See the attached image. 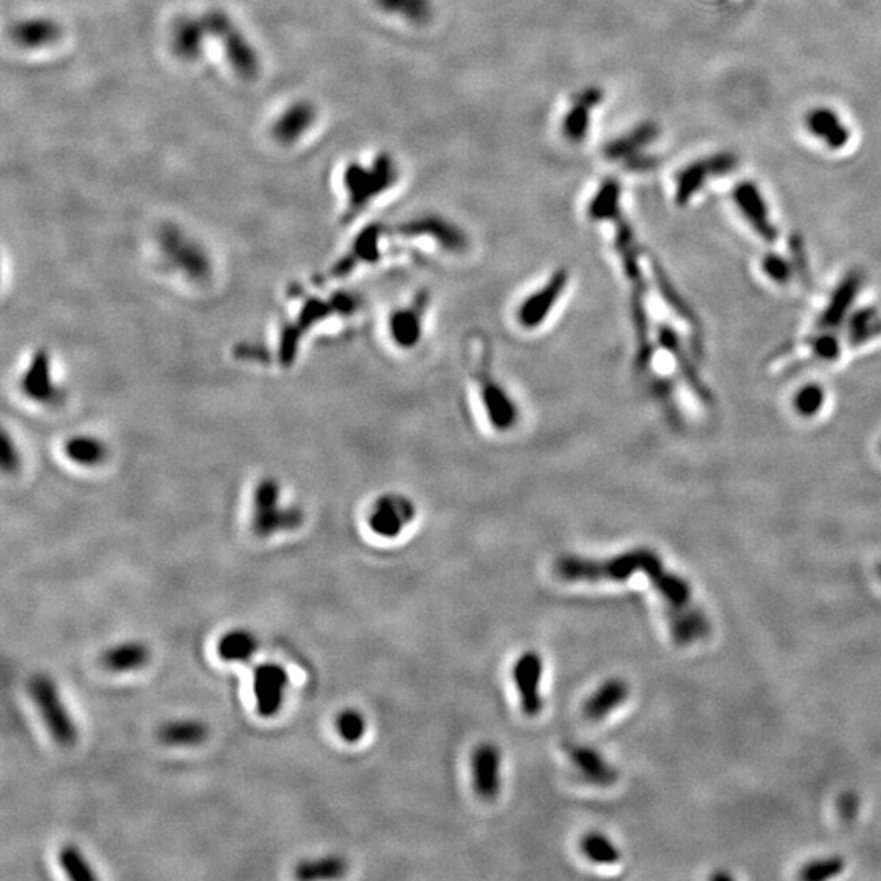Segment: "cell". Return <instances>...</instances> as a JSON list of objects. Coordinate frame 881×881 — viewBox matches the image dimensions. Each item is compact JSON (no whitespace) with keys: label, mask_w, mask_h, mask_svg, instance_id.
I'll use <instances>...</instances> for the list:
<instances>
[{"label":"cell","mask_w":881,"mask_h":881,"mask_svg":"<svg viewBox=\"0 0 881 881\" xmlns=\"http://www.w3.org/2000/svg\"><path fill=\"white\" fill-rule=\"evenodd\" d=\"M335 730L345 743L355 744L363 740L366 735L368 722L359 710L345 709L335 718Z\"/></svg>","instance_id":"d6a6232c"},{"label":"cell","mask_w":881,"mask_h":881,"mask_svg":"<svg viewBox=\"0 0 881 881\" xmlns=\"http://www.w3.org/2000/svg\"><path fill=\"white\" fill-rule=\"evenodd\" d=\"M805 123L806 128L831 149H842L851 139V131L844 126L837 113L829 108L811 110L806 115Z\"/></svg>","instance_id":"7402d4cb"},{"label":"cell","mask_w":881,"mask_h":881,"mask_svg":"<svg viewBox=\"0 0 881 881\" xmlns=\"http://www.w3.org/2000/svg\"><path fill=\"white\" fill-rule=\"evenodd\" d=\"M764 271L777 283H789L790 276H792L789 263L774 253L764 258Z\"/></svg>","instance_id":"74e56055"},{"label":"cell","mask_w":881,"mask_h":881,"mask_svg":"<svg viewBox=\"0 0 881 881\" xmlns=\"http://www.w3.org/2000/svg\"><path fill=\"white\" fill-rule=\"evenodd\" d=\"M860 286H862V276H860L859 273H851V275L847 276V278L839 284V288H837L836 293H834L833 299L829 302L828 309H826V312L821 315V328L829 330V328L839 327V325H841L847 309L852 306V302L855 301V297H857V293H859Z\"/></svg>","instance_id":"4316f807"},{"label":"cell","mask_w":881,"mask_h":881,"mask_svg":"<svg viewBox=\"0 0 881 881\" xmlns=\"http://www.w3.org/2000/svg\"><path fill=\"white\" fill-rule=\"evenodd\" d=\"M712 880H718V881H720V880H727V881H731V880H733V877H731V875H727V873H717V875H713Z\"/></svg>","instance_id":"60d3db41"},{"label":"cell","mask_w":881,"mask_h":881,"mask_svg":"<svg viewBox=\"0 0 881 881\" xmlns=\"http://www.w3.org/2000/svg\"><path fill=\"white\" fill-rule=\"evenodd\" d=\"M857 811H859V798L855 797L854 793H846L839 800V813H841L842 820H854Z\"/></svg>","instance_id":"ab89813d"},{"label":"cell","mask_w":881,"mask_h":881,"mask_svg":"<svg viewBox=\"0 0 881 881\" xmlns=\"http://www.w3.org/2000/svg\"><path fill=\"white\" fill-rule=\"evenodd\" d=\"M417 519V506L408 496L384 493L372 503L368 526L382 539L399 537Z\"/></svg>","instance_id":"9c48e42d"},{"label":"cell","mask_w":881,"mask_h":881,"mask_svg":"<svg viewBox=\"0 0 881 881\" xmlns=\"http://www.w3.org/2000/svg\"><path fill=\"white\" fill-rule=\"evenodd\" d=\"M315 108L309 102H296L283 111L273 126V136L284 146H291L304 136L315 123Z\"/></svg>","instance_id":"d6986e66"},{"label":"cell","mask_w":881,"mask_h":881,"mask_svg":"<svg viewBox=\"0 0 881 881\" xmlns=\"http://www.w3.org/2000/svg\"><path fill=\"white\" fill-rule=\"evenodd\" d=\"M105 446L102 441L92 436H72L64 444V454L67 461L74 462L80 467H93L105 461Z\"/></svg>","instance_id":"f1b7e54d"},{"label":"cell","mask_w":881,"mask_h":881,"mask_svg":"<svg viewBox=\"0 0 881 881\" xmlns=\"http://www.w3.org/2000/svg\"><path fill=\"white\" fill-rule=\"evenodd\" d=\"M377 5L389 14L407 18L408 22L425 23L431 17L428 0H377Z\"/></svg>","instance_id":"1f68e13d"},{"label":"cell","mask_w":881,"mask_h":881,"mask_svg":"<svg viewBox=\"0 0 881 881\" xmlns=\"http://www.w3.org/2000/svg\"><path fill=\"white\" fill-rule=\"evenodd\" d=\"M395 182H397V169L389 155H379L371 167L351 164L343 178L346 190V208L343 217L346 221L358 217L372 201L392 188Z\"/></svg>","instance_id":"3957f363"},{"label":"cell","mask_w":881,"mask_h":881,"mask_svg":"<svg viewBox=\"0 0 881 881\" xmlns=\"http://www.w3.org/2000/svg\"><path fill=\"white\" fill-rule=\"evenodd\" d=\"M572 276L567 268H558L518 302L514 309V322L519 330L531 333L541 330L554 317L558 306L567 296Z\"/></svg>","instance_id":"5b68a950"},{"label":"cell","mask_w":881,"mask_h":881,"mask_svg":"<svg viewBox=\"0 0 881 881\" xmlns=\"http://www.w3.org/2000/svg\"><path fill=\"white\" fill-rule=\"evenodd\" d=\"M430 309V291L420 289L407 302L390 310L386 319V333L395 350H417L425 337Z\"/></svg>","instance_id":"8992f818"},{"label":"cell","mask_w":881,"mask_h":881,"mask_svg":"<svg viewBox=\"0 0 881 881\" xmlns=\"http://www.w3.org/2000/svg\"><path fill=\"white\" fill-rule=\"evenodd\" d=\"M568 756L572 759L573 766L585 777V780H588L589 784L609 787L617 782L619 774H617L616 767L612 766L611 762H607L603 754L591 746L575 744L568 749Z\"/></svg>","instance_id":"9a60e30c"},{"label":"cell","mask_w":881,"mask_h":881,"mask_svg":"<svg viewBox=\"0 0 881 881\" xmlns=\"http://www.w3.org/2000/svg\"><path fill=\"white\" fill-rule=\"evenodd\" d=\"M581 851L591 862L599 865L619 864L620 851L616 844L601 833H589L581 839Z\"/></svg>","instance_id":"4dcf8cb0"},{"label":"cell","mask_w":881,"mask_h":881,"mask_svg":"<svg viewBox=\"0 0 881 881\" xmlns=\"http://www.w3.org/2000/svg\"><path fill=\"white\" fill-rule=\"evenodd\" d=\"M841 353V343L834 335L826 332L816 338L813 343V355L818 361H834Z\"/></svg>","instance_id":"8d00e7d4"},{"label":"cell","mask_w":881,"mask_h":881,"mask_svg":"<svg viewBox=\"0 0 881 881\" xmlns=\"http://www.w3.org/2000/svg\"><path fill=\"white\" fill-rule=\"evenodd\" d=\"M472 784L482 800H495L501 790V751L493 743H482L474 749L472 758Z\"/></svg>","instance_id":"4fadbf2b"},{"label":"cell","mask_w":881,"mask_h":881,"mask_svg":"<svg viewBox=\"0 0 881 881\" xmlns=\"http://www.w3.org/2000/svg\"><path fill=\"white\" fill-rule=\"evenodd\" d=\"M160 743L172 748H195L209 738V727L198 718H175L157 731Z\"/></svg>","instance_id":"44dd1931"},{"label":"cell","mask_w":881,"mask_h":881,"mask_svg":"<svg viewBox=\"0 0 881 881\" xmlns=\"http://www.w3.org/2000/svg\"><path fill=\"white\" fill-rule=\"evenodd\" d=\"M465 363L475 403L488 430L508 434L521 421V410L505 382L496 376L492 345L482 333H472L464 345Z\"/></svg>","instance_id":"7a4b0ae2"},{"label":"cell","mask_w":881,"mask_h":881,"mask_svg":"<svg viewBox=\"0 0 881 881\" xmlns=\"http://www.w3.org/2000/svg\"><path fill=\"white\" fill-rule=\"evenodd\" d=\"M209 35L221 41L226 51L227 61L231 62L234 71L245 80H252L260 72V61L252 43L247 40L244 31L240 30L229 15L213 10L203 15Z\"/></svg>","instance_id":"52a82bcc"},{"label":"cell","mask_w":881,"mask_h":881,"mask_svg":"<svg viewBox=\"0 0 881 881\" xmlns=\"http://www.w3.org/2000/svg\"><path fill=\"white\" fill-rule=\"evenodd\" d=\"M28 694L41 720L45 723L49 736L62 748H71L79 740L76 722L67 709L58 684L48 674H35L27 684Z\"/></svg>","instance_id":"277c9868"},{"label":"cell","mask_w":881,"mask_h":881,"mask_svg":"<svg viewBox=\"0 0 881 881\" xmlns=\"http://www.w3.org/2000/svg\"><path fill=\"white\" fill-rule=\"evenodd\" d=\"M880 575H881V568H880Z\"/></svg>","instance_id":"b9f144b4"},{"label":"cell","mask_w":881,"mask_h":881,"mask_svg":"<svg viewBox=\"0 0 881 881\" xmlns=\"http://www.w3.org/2000/svg\"><path fill=\"white\" fill-rule=\"evenodd\" d=\"M209 36L203 17L180 18L172 27L173 53L185 61H196L203 53L204 41Z\"/></svg>","instance_id":"2e32d148"},{"label":"cell","mask_w":881,"mask_h":881,"mask_svg":"<svg viewBox=\"0 0 881 881\" xmlns=\"http://www.w3.org/2000/svg\"><path fill=\"white\" fill-rule=\"evenodd\" d=\"M289 674L276 663H263L253 671V694L260 717L271 718L278 715L284 704V694L288 689Z\"/></svg>","instance_id":"7c38bea8"},{"label":"cell","mask_w":881,"mask_h":881,"mask_svg":"<svg viewBox=\"0 0 881 881\" xmlns=\"http://www.w3.org/2000/svg\"><path fill=\"white\" fill-rule=\"evenodd\" d=\"M824 403V392L821 387L808 386L803 387L797 395H795V408L803 417H813L820 412Z\"/></svg>","instance_id":"d590c367"},{"label":"cell","mask_w":881,"mask_h":881,"mask_svg":"<svg viewBox=\"0 0 881 881\" xmlns=\"http://www.w3.org/2000/svg\"><path fill=\"white\" fill-rule=\"evenodd\" d=\"M738 162V155L733 152H718L687 165L676 177V203L686 206L710 178L733 172L738 167Z\"/></svg>","instance_id":"30bf717a"},{"label":"cell","mask_w":881,"mask_h":881,"mask_svg":"<svg viewBox=\"0 0 881 881\" xmlns=\"http://www.w3.org/2000/svg\"><path fill=\"white\" fill-rule=\"evenodd\" d=\"M350 867L340 855L302 860L294 868V877L301 881L337 880L345 877Z\"/></svg>","instance_id":"83f0119b"},{"label":"cell","mask_w":881,"mask_h":881,"mask_svg":"<svg viewBox=\"0 0 881 881\" xmlns=\"http://www.w3.org/2000/svg\"><path fill=\"white\" fill-rule=\"evenodd\" d=\"M542 676L544 661L537 651H526L519 656L513 668V679L518 689L519 704L527 717H537L544 709Z\"/></svg>","instance_id":"8fae6325"},{"label":"cell","mask_w":881,"mask_h":881,"mask_svg":"<svg viewBox=\"0 0 881 881\" xmlns=\"http://www.w3.org/2000/svg\"><path fill=\"white\" fill-rule=\"evenodd\" d=\"M58 862L61 865L62 872L66 873L69 880L74 881H93L97 880V873L93 870L89 860L85 859L84 852L74 844H66L61 847L58 854Z\"/></svg>","instance_id":"f546056e"},{"label":"cell","mask_w":881,"mask_h":881,"mask_svg":"<svg viewBox=\"0 0 881 881\" xmlns=\"http://www.w3.org/2000/svg\"><path fill=\"white\" fill-rule=\"evenodd\" d=\"M733 200L740 208L744 219L753 226L754 231L761 235L762 239L772 244L777 239V229L769 217L766 201L762 198L758 186L751 182L738 183L733 190Z\"/></svg>","instance_id":"5bb4252c"},{"label":"cell","mask_w":881,"mask_h":881,"mask_svg":"<svg viewBox=\"0 0 881 881\" xmlns=\"http://www.w3.org/2000/svg\"><path fill=\"white\" fill-rule=\"evenodd\" d=\"M59 36H61V28L49 18H30L25 22L17 23L12 30L15 43L28 49L53 45L59 40Z\"/></svg>","instance_id":"d4e9b609"},{"label":"cell","mask_w":881,"mask_h":881,"mask_svg":"<svg viewBox=\"0 0 881 881\" xmlns=\"http://www.w3.org/2000/svg\"><path fill=\"white\" fill-rule=\"evenodd\" d=\"M152 651L139 640L116 643L103 651L100 663L111 673H129L146 668L151 663Z\"/></svg>","instance_id":"e0dca14e"},{"label":"cell","mask_w":881,"mask_h":881,"mask_svg":"<svg viewBox=\"0 0 881 881\" xmlns=\"http://www.w3.org/2000/svg\"><path fill=\"white\" fill-rule=\"evenodd\" d=\"M51 366L45 353H36L30 359V364L25 368L22 379V389L27 397L38 402H53L56 397V387L51 386Z\"/></svg>","instance_id":"cb8c5ba5"},{"label":"cell","mask_w":881,"mask_h":881,"mask_svg":"<svg viewBox=\"0 0 881 881\" xmlns=\"http://www.w3.org/2000/svg\"><path fill=\"white\" fill-rule=\"evenodd\" d=\"M881 333V317L875 309H864L852 317L849 338L854 346L872 340Z\"/></svg>","instance_id":"836d02e7"},{"label":"cell","mask_w":881,"mask_h":881,"mask_svg":"<svg viewBox=\"0 0 881 881\" xmlns=\"http://www.w3.org/2000/svg\"><path fill=\"white\" fill-rule=\"evenodd\" d=\"M601 102H603V90L598 87H589L576 95L573 107L563 120V134L568 141L581 142L585 139L591 111Z\"/></svg>","instance_id":"ffe728a7"},{"label":"cell","mask_w":881,"mask_h":881,"mask_svg":"<svg viewBox=\"0 0 881 881\" xmlns=\"http://www.w3.org/2000/svg\"><path fill=\"white\" fill-rule=\"evenodd\" d=\"M629 694L630 687L624 679H607L586 700L585 705H583V713L591 722L604 720L614 710L619 709L620 705L624 704Z\"/></svg>","instance_id":"ac0fdd59"},{"label":"cell","mask_w":881,"mask_h":881,"mask_svg":"<svg viewBox=\"0 0 881 881\" xmlns=\"http://www.w3.org/2000/svg\"><path fill=\"white\" fill-rule=\"evenodd\" d=\"M844 870V860L839 857H831V859L816 860L811 864L805 865L800 878L808 881L828 880V878L836 877Z\"/></svg>","instance_id":"e575fe53"},{"label":"cell","mask_w":881,"mask_h":881,"mask_svg":"<svg viewBox=\"0 0 881 881\" xmlns=\"http://www.w3.org/2000/svg\"><path fill=\"white\" fill-rule=\"evenodd\" d=\"M658 136L655 123H643L632 129L629 134L612 141L606 147V157L611 160H625V167H630L638 159V152L645 149Z\"/></svg>","instance_id":"603a6c76"},{"label":"cell","mask_w":881,"mask_h":881,"mask_svg":"<svg viewBox=\"0 0 881 881\" xmlns=\"http://www.w3.org/2000/svg\"><path fill=\"white\" fill-rule=\"evenodd\" d=\"M281 488L278 483L265 480L258 485L253 496V532L258 537H270L284 531H294L301 526L304 514L296 506L283 508Z\"/></svg>","instance_id":"ba28073f"},{"label":"cell","mask_w":881,"mask_h":881,"mask_svg":"<svg viewBox=\"0 0 881 881\" xmlns=\"http://www.w3.org/2000/svg\"><path fill=\"white\" fill-rule=\"evenodd\" d=\"M426 247L456 255L467 248V237L459 227L438 216L417 217L394 227L369 226L338 263V275H348L359 266L381 265L387 260L420 258Z\"/></svg>","instance_id":"6da1fadb"},{"label":"cell","mask_w":881,"mask_h":881,"mask_svg":"<svg viewBox=\"0 0 881 881\" xmlns=\"http://www.w3.org/2000/svg\"><path fill=\"white\" fill-rule=\"evenodd\" d=\"M790 250H792L793 262H795V266L800 271V275H802L805 281H808V262H806L805 247H803L802 239L798 235H793L792 240H790Z\"/></svg>","instance_id":"f35d334b"},{"label":"cell","mask_w":881,"mask_h":881,"mask_svg":"<svg viewBox=\"0 0 881 881\" xmlns=\"http://www.w3.org/2000/svg\"><path fill=\"white\" fill-rule=\"evenodd\" d=\"M260 648L257 635L247 629H232L222 635L217 642V655L229 663H244L252 660Z\"/></svg>","instance_id":"484cf974"}]
</instances>
